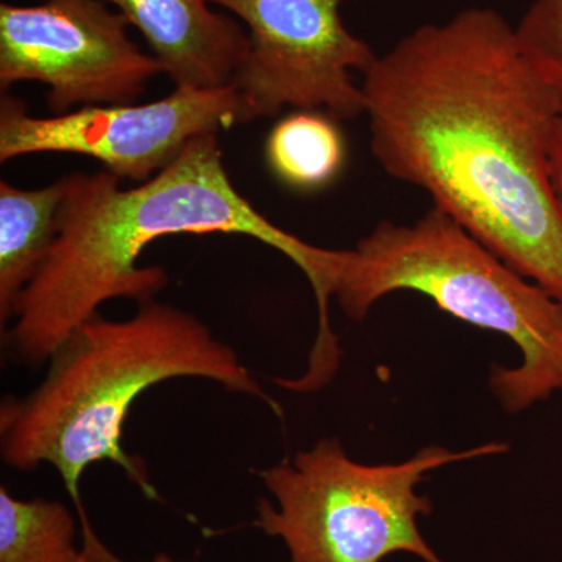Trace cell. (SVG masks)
<instances>
[{"instance_id":"15","label":"cell","mask_w":562,"mask_h":562,"mask_svg":"<svg viewBox=\"0 0 562 562\" xmlns=\"http://www.w3.org/2000/svg\"><path fill=\"white\" fill-rule=\"evenodd\" d=\"M550 181L562 216V116L558 121L550 149Z\"/></svg>"},{"instance_id":"8","label":"cell","mask_w":562,"mask_h":562,"mask_svg":"<svg viewBox=\"0 0 562 562\" xmlns=\"http://www.w3.org/2000/svg\"><path fill=\"white\" fill-rule=\"evenodd\" d=\"M247 122L239 92L176 88L160 101L81 106L54 116H33L20 99L0 102V161L36 154H70L102 162L105 171L147 181L172 165L188 144Z\"/></svg>"},{"instance_id":"9","label":"cell","mask_w":562,"mask_h":562,"mask_svg":"<svg viewBox=\"0 0 562 562\" xmlns=\"http://www.w3.org/2000/svg\"><path fill=\"white\" fill-rule=\"evenodd\" d=\"M144 36L176 88L231 87L250 38L209 0H103Z\"/></svg>"},{"instance_id":"3","label":"cell","mask_w":562,"mask_h":562,"mask_svg":"<svg viewBox=\"0 0 562 562\" xmlns=\"http://www.w3.org/2000/svg\"><path fill=\"white\" fill-rule=\"evenodd\" d=\"M44 382L29 397L3 403L2 460L31 472L50 464L80 509L79 484L91 464L120 465L147 497H155L143 462L122 446L133 403L166 380L205 379L227 391L281 408L238 353L194 314L155 301L131 319L94 316L52 353Z\"/></svg>"},{"instance_id":"7","label":"cell","mask_w":562,"mask_h":562,"mask_svg":"<svg viewBox=\"0 0 562 562\" xmlns=\"http://www.w3.org/2000/svg\"><path fill=\"white\" fill-rule=\"evenodd\" d=\"M127 29L103 0L0 3V87L38 81L55 114L135 103L165 69Z\"/></svg>"},{"instance_id":"2","label":"cell","mask_w":562,"mask_h":562,"mask_svg":"<svg viewBox=\"0 0 562 562\" xmlns=\"http://www.w3.org/2000/svg\"><path fill=\"white\" fill-rule=\"evenodd\" d=\"M105 171L65 177L58 235L35 279L14 306L9 344L27 364L52 353L113 299L146 303L169 283L160 266H138L157 239L177 235H241L290 258L312 284L319 324H330L346 250L302 241L272 224L236 190L225 169L220 133L199 136L139 187L124 190Z\"/></svg>"},{"instance_id":"12","label":"cell","mask_w":562,"mask_h":562,"mask_svg":"<svg viewBox=\"0 0 562 562\" xmlns=\"http://www.w3.org/2000/svg\"><path fill=\"white\" fill-rule=\"evenodd\" d=\"M76 519L61 502L22 501L0 487V562H72Z\"/></svg>"},{"instance_id":"10","label":"cell","mask_w":562,"mask_h":562,"mask_svg":"<svg viewBox=\"0 0 562 562\" xmlns=\"http://www.w3.org/2000/svg\"><path fill=\"white\" fill-rule=\"evenodd\" d=\"M66 181L38 190L0 183V324L13 319L22 291L35 279L58 235Z\"/></svg>"},{"instance_id":"1","label":"cell","mask_w":562,"mask_h":562,"mask_svg":"<svg viewBox=\"0 0 562 562\" xmlns=\"http://www.w3.org/2000/svg\"><path fill=\"white\" fill-rule=\"evenodd\" d=\"M371 150L514 271L562 303L550 149L557 95L497 11L403 36L362 74Z\"/></svg>"},{"instance_id":"13","label":"cell","mask_w":562,"mask_h":562,"mask_svg":"<svg viewBox=\"0 0 562 562\" xmlns=\"http://www.w3.org/2000/svg\"><path fill=\"white\" fill-rule=\"evenodd\" d=\"M516 36L562 110V0H532Z\"/></svg>"},{"instance_id":"16","label":"cell","mask_w":562,"mask_h":562,"mask_svg":"<svg viewBox=\"0 0 562 562\" xmlns=\"http://www.w3.org/2000/svg\"><path fill=\"white\" fill-rule=\"evenodd\" d=\"M151 562H179L177 560H173L172 557H169L168 553H158L157 557L154 558V561Z\"/></svg>"},{"instance_id":"14","label":"cell","mask_w":562,"mask_h":562,"mask_svg":"<svg viewBox=\"0 0 562 562\" xmlns=\"http://www.w3.org/2000/svg\"><path fill=\"white\" fill-rule=\"evenodd\" d=\"M81 524H83V547L72 562H125L103 546L101 539L90 527L85 514H81Z\"/></svg>"},{"instance_id":"11","label":"cell","mask_w":562,"mask_h":562,"mask_svg":"<svg viewBox=\"0 0 562 562\" xmlns=\"http://www.w3.org/2000/svg\"><path fill=\"white\" fill-rule=\"evenodd\" d=\"M266 158L281 183L299 191H316L341 173L346 143L330 114L295 110L269 133Z\"/></svg>"},{"instance_id":"5","label":"cell","mask_w":562,"mask_h":562,"mask_svg":"<svg viewBox=\"0 0 562 562\" xmlns=\"http://www.w3.org/2000/svg\"><path fill=\"white\" fill-rule=\"evenodd\" d=\"M508 450L501 442L461 452L430 446L397 464L372 465L351 460L338 439H321L260 473L276 503L258 501L254 527L281 539L291 562H380L398 552L443 562L417 525L432 512L417 484L442 465Z\"/></svg>"},{"instance_id":"4","label":"cell","mask_w":562,"mask_h":562,"mask_svg":"<svg viewBox=\"0 0 562 562\" xmlns=\"http://www.w3.org/2000/svg\"><path fill=\"white\" fill-rule=\"evenodd\" d=\"M414 291L458 319L501 333L522 353L517 368L494 366L490 387L517 414L562 392V303L432 206L412 225L380 222L346 250L335 295L362 321L384 295Z\"/></svg>"},{"instance_id":"6","label":"cell","mask_w":562,"mask_h":562,"mask_svg":"<svg viewBox=\"0 0 562 562\" xmlns=\"http://www.w3.org/2000/svg\"><path fill=\"white\" fill-rule=\"evenodd\" d=\"M249 27L250 49L233 80L247 122L283 109L317 110L333 120L364 114L351 74L376 55L344 25V0H209Z\"/></svg>"}]
</instances>
